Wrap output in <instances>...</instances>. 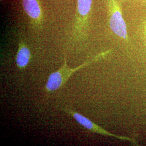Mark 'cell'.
I'll return each mask as SVG.
<instances>
[{
  "mask_svg": "<svg viewBox=\"0 0 146 146\" xmlns=\"http://www.w3.org/2000/svg\"><path fill=\"white\" fill-rule=\"evenodd\" d=\"M109 52L110 51L102 52L75 68H69L66 60L64 58V64L58 70L53 72L49 76L45 87L46 92L50 94L52 92L60 88L67 82L68 79L72 76L73 73L78 71L80 69L88 66L89 65L93 63L98 61L102 58L105 57Z\"/></svg>",
  "mask_w": 146,
  "mask_h": 146,
  "instance_id": "obj_1",
  "label": "cell"
},
{
  "mask_svg": "<svg viewBox=\"0 0 146 146\" xmlns=\"http://www.w3.org/2000/svg\"><path fill=\"white\" fill-rule=\"evenodd\" d=\"M92 2L93 0H77V13L73 29L74 36L76 39H82L86 35Z\"/></svg>",
  "mask_w": 146,
  "mask_h": 146,
  "instance_id": "obj_2",
  "label": "cell"
},
{
  "mask_svg": "<svg viewBox=\"0 0 146 146\" xmlns=\"http://www.w3.org/2000/svg\"><path fill=\"white\" fill-rule=\"evenodd\" d=\"M63 110L67 114L73 117V118L78 122V124L82 125V127H84V128H85L86 129H87V130H88L91 132L101 134L102 135L114 137L122 140L129 141L133 145H137V143L135 141L134 139H132L130 137H128L127 136L116 135L115 134L110 133L101 127L95 124L91 120L88 119L87 117L78 113L77 111L74 110L72 109H70L69 108H63Z\"/></svg>",
  "mask_w": 146,
  "mask_h": 146,
  "instance_id": "obj_3",
  "label": "cell"
},
{
  "mask_svg": "<svg viewBox=\"0 0 146 146\" xmlns=\"http://www.w3.org/2000/svg\"><path fill=\"white\" fill-rule=\"evenodd\" d=\"M110 29L117 36L126 40L127 30L122 15L120 7L114 0H110Z\"/></svg>",
  "mask_w": 146,
  "mask_h": 146,
  "instance_id": "obj_4",
  "label": "cell"
},
{
  "mask_svg": "<svg viewBox=\"0 0 146 146\" xmlns=\"http://www.w3.org/2000/svg\"><path fill=\"white\" fill-rule=\"evenodd\" d=\"M23 9L34 29H40L43 26V15L39 0H23Z\"/></svg>",
  "mask_w": 146,
  "mask_h": 146,
  "instance_id": "obj_5",
  "label": "cell"
},
{
  "mask_svg": "<svg viewBox=\"0 0 146 146\" xmlns=\"http://www.w3.org/2000/svg\"><path fill=\"white\" fill-rule=\"evenodd\" d=\"M31 52L29 48L23 40H21L19 43V48L16 55V64L17 68L21 71L25 70L30 62Z\"/></svg>",
  "mask_w": 146,
  "mask_h": 146,
  "instance_id": "obj_6",
  "label": "cell"
}]
</instances>
